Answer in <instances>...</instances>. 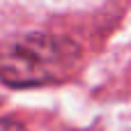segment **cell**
I'll list each match as a JSON object with an SVG mask.
<instances>
[{
    "label": "cell",
    "instance_id": "6da1fadb",
    "mask_svg": "<svg viewBox=\"0 0 131 131\" xmlns=\"http://www.w3.org/2000/svg\"><path fill=\"white\" fill-rule=\"evenodd\" d=\"M81 62L69 37L25 32L0 44V81L9 88H41L67 81Z\"/></svg>",
    "mask_w": 131,
    "mask_h": 131
},
{
    "label": "cell",
    "instance_id": "7a4b0ae2",
    "mask_svg": "<svg viewBox=\"0 0 131 131\" xmlns=\"http://www.w3.org/2000/svg\"><path fill=\"white\" fill-rule=\"evenodd\" d=\"M0 131H28V129L12 117H0Z\"/></svg>",
    "mask_w": 131,
    "mask_h": 131
}]
</instances>
